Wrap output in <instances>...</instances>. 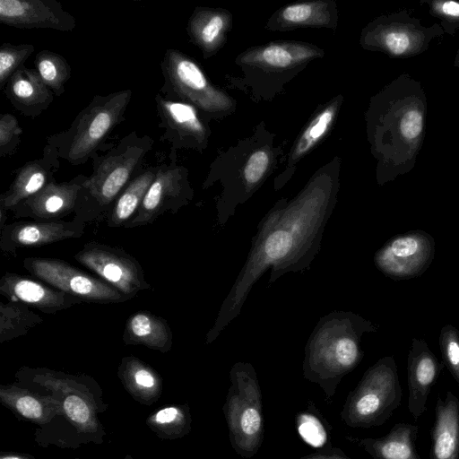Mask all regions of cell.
I'll return each instance as SVG.
<instances>
[{"mask_svg":"<svg viewBox=\"0 0 459 459\" xmlns=\"http://www.w3.org/2000/svg\"><path fill=\"white\" fill-rule=\"evenodd\" d=\"M342 159L320 167L290 200L279 199L259 221L247 258L205 336L213 342L241 312L253 286L271 268L269 283L310 268L340 190Z\"/></svg>","mask_w":459,"mask_h":459,"instance_id":"1","label":"cell"},{"mask_svg":"<svg viewBox=\"0 0 459 459\" xmlns=\"http://www.w3.org/2000/svg\"><path fill=\"white\" fill-rule=\"evenodd\" d=\"M285 146V142L278 143L276 134L261 121L251 134L218 152L202 188L208 189L216 183L221 186L215 204L219 226L224 227L237 207L247 202L279 163L284 162Z\"/></svg>","mask_w":459,"mask_h":459,"instance_id":"2","label":"cell"},{"mask_svg":"<svg viewBox=\"0 0 459 459\" xmlns=\"http://www.w3.org/2000/svg\"><path fill=\"white\" fill-rule=\"evenodd\" d=\"M375 331L372 322L351 311L334 310L322 316L305 346L304 377L332 397L342 377L363 358L362 335Z\"/></svg>","mask_w":459,"mask_h":459,"instance_id":"3","label":"cell"},{"mask_svg":"<svg viewBox=\"0 0 459 459\" xmlns=\"http://www.w3.org/2000/svg\"><path fill=\"white\" fill-rule=\"evenodd\" d=\"M325 49L300 40H273L240 52L234 64L240 76L227 74V87L241 91L255 102H270Z\"/></svg>","mask_w":459,"mask_h":459,"instance_id":"4","label":"cell"},{"mask_svg":"<svg viewBox=\"0 0 459 459\" xmlns=\"http://www.w3.org/2000/svg\"><path fill=\"white\" fill-rule=\"evenodd\" d=\"M153 139L133 130L105 154H93L92 172L79 195L74 218L89 223L107 219L116 200L143 169Z\"/></svg>","mask_w":459,"mask_h":459,"instance_id":"5","label":"cell"},{"mask_svg":"<svg viewBox=\"0 0 459 459\" xmlns=\"http://www.w3.org/2000/svg\"><path fill=\"white\" fill-rule=\"evenodd\" d=\"M366 119L371 152L378 160L380 183L387 166L398 165V154L415 152L423 135L422 102L394 100L391 84L371 99Z\"/></svg>","mask_w":459,"mask_h":459,"instance_id":"6","label":"cell"},{"mask_svg":"<svg viewBox=\"0 0 459 459\" xmlns=\"http://www.w3.org/2000/svg\"><path fill=\"white\" fill-rule=\"evenodd\" d=\"M132 95L130 89L95 95L66 130L47 137V144L71 165H83L125 120Z\"/></svg>","mask_w":459,"mask_h":459,"instance_id":"7","label":"cell"},{"mask_svg":"<svg viewBox=\"0 0 459 459\" xmlns=\"http://www.w3.org/2000/svg\"><path fill=\"white\" fill-rule=\"evenodd\" d=\"M160 70L164 83L160 92L163 95L194 105L211 120H221L236 111V100L213 84L200 65L184 52L168 48Z\"/></svg>","mask_w":459,"mask_h":459,"instance_id":"8","label":"cell"},{"mask_svg":"<svg viewBox=\"0 0 459 459\" xmlns=\"http://www.w3.org/2000/svg\"><path fill=\"white\" fill-rule=\"evenodd\" d=\"M223 406L235 452L250 458L258 451L264 434L262 394L255 370L248 362L235 363Z\"/></svg>","mask_w":459,"mask_h":459,"instance_id":"9","label":"cell"},{"mask_svg":"<svg viewBox=\"0 0 459 459\" xmlns=\"http://www.w3.org/2000/svg\"><path fill=\"white\" fill-rule=\"evenodd\" d=\"M402 398L395 360L386 356L367 369L348 394L341 417L352 428L380 426L400 406Z\"/></svg>","mask_w":459,"mask_h":459,"instance_id":"10","label":"cell"},{"mask_svg":"<svg viewBox=\"0 0 459 459\" xmlns=\"http://www.w3.org/2000/svg\"><path fill=\"white\" fill-rule=\"evenodd\" d=\"M22 266L35 279L82 302L110 304L129 300L101 279L86 273L61 259L26 257L22 261Z\"/></svg>","mask_w":459,"mask_h":459,"instance_id":"11","label":"cell"},{"mask_svg":"<svg viewBox=\"0 0 459 459\" xmlns=\"http://www.w3.org/2000/svg\"><path fill=\"white\" fill-rule=\"evenodd\" d=\"M74 258L129 299L152 289L139 261L121 247L93 240Z\"/></svg>","mask_w":459,"mask_h":459,"instance_id":"12","label":"cell"},{"mask_svg":"<svg viewBox=\"0 0 459 459\" xmlns=\"http://www.w3.org/2000/svg\"><path fill=\"white\" fill-rule=\"evenodd\" d=\"M169 157V163L158 165L156 177L137 213L125 228L152 224L166 212L177 213L193 200L195 192L188 169L177 162V155Z\"/></svg>","mask_w":459,"mask_h":459,"instance_id":"13","label":"cell"},{"mask_svg":"<svg viewBox=\"0 0 459 459\" xmlns=\"http://www.w3.org/2000/svg\"><path fill=\"white\" fill-rule=\"evenodd\" d=\"M160 118L161 140L171 146L169 156L177 150H193L204 152L212 134L211 119L194 105L157 92L154 98Z\"/></svg>","mask_w":459,"mask_h":459,"instance_id":"14","label":"cell"},{"mask_svg":"<svg viewBox=\"0 0 459 459\" xmlns=\"http://www.w3.org/2000/svg\"><path fill=\"white\" fill-rule=\"evenodd\" d=\"M435 252L433 238L412 230L389 239L374 255V264L385 275L405 280L420 275L430 265Z\"/></svg>","mask_w":459,"mask_h":459,"instance_id":"15","label":"cell"},{"mask_svg":"<svg viewBox=\"0 0 459 459\" xmlns=\"http://www.w3.org/2000/svg\"><path fill=\"white\" fill-rule=\"evenodd\" d=\"M339 93L330 100L317 106L307 123L299 132L284 159V168L273 179V188L281 189L295 174L298 165L333 130L343 103Z\"/></svg>","mask_w":459,"mask_h":459,"instance_id":"16","label":"cell"},{"mask_svg":"<svg viewBox=\"0 0 459 459\" xmlns=\"http://www.w3.org/2000/svg\"><path fill=\"white\" fill-rule=\"evenodd\" d=\"M87 176L79 174L68 181L48 184L40 191L20 203L11 212L15 219L39 221H62L74 213L79 195Z\"/></svg>","mask_w":459,"mask_h":459,"instance_id":"17","label":"cell"},{"mask_svg":"<svg viewBox=\"0 0 459 459\" xmlns=\"http://www.w3.org/2000/svg\"><path fill=\"white\" fill-rule=\"evenodd\" d=\"M86 223L74 218L56 221H15L0 229V249L15 255L22 247H40L69 238H81Z\"/></svg>","mask_w":459,"mask_h":459,"instance_id":"18","label":"cell"},{"mask_svg":"<svg viewBox=\"0 0 459 459\" xmlns=\"http://www.w3.org/2000/svg\"><path fill=\"white\" fill-rule=\"evenodd\" d=\"M0 22L18 29L72 31L74 16L56 0H0Z\"/></svg>","mask_w":459,"mask_h":459,"instance_id":"19","label":"cell"},{"mask_svg":"<svg viewBox=\"0 0 459 459\" xmlns=\"http://www.w3.org/2000/svg\"><path fill=\"white\" fill-rule=\"evenodd\" d=\"M0 294L42 313L54 315L82 301L48 284L15 273L6 272L0 279Z\"/></svg>","mask_w":459,"mask_h":459,"instance_id":"20","label":"cell"},{"mask_svg":"<svg viewBox=\"0 0 459 459\" xmlns=\"http://www.w3.org/2000/svg\"><path fill=\"white\" fill-rule=\"evenodd\" d=\"M59 159L56 150L46 144L41 157L16 169L9 187L0 195V210L11 211L54 181V175L60 167Z\"/></svg>","mask_w":459,"mask_h":459,"instance_id":"21","label":"cell"},{"mask_svg":"<svg viewBox=\"0 0 459 459\" xmlns=\"http://www.w3.org/2000/svg\"><path fill=\"white\" fill-rule=\"evenodd\" d=\"M338 19V8L334 0H309L280 7L268 18L264 28L270 31H290L307 28L335 30Z\"/></svg>","mask_w":459,"mask_h":459,"instance_id":"22","label":"cell"},{"mask_svg":"<svg viewBox=\"0 0 459 459\" xmlns=\"http://www.w3.org/2000/svg\"><path fill=\"white\" fill-rule=\"evenodd\" d=\"M428 344L413 339L408 355V410L417 420L426 411V404L431 387L444 368Z\"/></svg>","mask_w":459,"mask_h":459,"instance_id":"23","label":"cell"},{"mask_svg":"<svg viewBox=\"0 0 459 459\" xmlns=\"http://www.w3.org/2000/svg\"><path fill=\"white\" fill-rule=\"evenodd\" d=\"M233 26V14L225 8L196 6L190 15L186 33L189 40L208 59L227 43Z\"/></svg>","mask_w":459,"mask_h":459,"instance_id":"24","label":"cell"},{"mask_svg":"<svg viewBox=\"0 0 459 459\" xmlns=\"http://www.w3.org/2000/svg\"><path fill=\"white\" fill-rule=\"evenodd\" d=\"M4 91L13 107L29 117L41 115L51 105L55 96L38 72L25 65L12 75Z\"/></svg>","mask_w":459,"mask_h":459,"instance_id":"25","label":"cell"},{"mask_svg":"<svg viewBox=\"0 0 459 459\" xmlns=\"http://www.w3.org/2000/svg\"><path fill=\"white\" fill-rule=\"evenodd\" d=\"M430 435V459H459V399L451 391L437 399Z\"/></svg>","mask_w":459,"mask_h":459,"instance_id":"26","label":"cell"},{"mask_svg":"<svg viewBox=\"0 0 459 459\" xmlns=\"http://www.w3.org/2000/svg\"><path fill=\"white\" fill-rule=\"evenodd\" d=\"M416 36L414 30L398 25L389 17H379L363 28L359 43L365 49L398 56L417 48Z\"/></svg>","mask_w":459,"mask_h":459,"instance_id":"27","label":"cell"},{"mask_svg":"<svg viewBox=\"0 0 459 459\" xmlns=\"http://www.w3.org/2000/svg\"><path fill=\"white\" fill-rule=\"evenodd\" d=\"M122 341L127 345H143L166 353L172 348L173 333L165 318L147 310H140L127 318Z\"/></svg>","mask_w":459,"mask_h":459,"instance_id":"28","label":"cell"},{"mask_svg":"<svg viewBox=\"0 0 459 459\" xmlns=\"http://www.w3.org/2000/svg\"><path fill=\"white\" fill-rule=\"evenodd\" d=\"M419 426L398 422L381 437L353 439L374 459H420L416 448Z\"/></svg>","mask_w":459,"mask_h":459,"instance_id":"29","label":"cell"},{"mask_svg":"<svg viewBox=\"0 0 459 459\" xmlns=\"http://www.w3.org/2000/svg\"><path fill=\"white\" fill-rule=\"evenodd\" d=\"M158 165L143 169L127 184L116 200L107 218V225L110 228L126 227L137 213L144 196L153 182Z\"/></svg>","mask_w":459,"mask_h":459,"instance_id":"30","label":"cell"},{"mask_svg":"<svg viewBox=\"0 0 459 459\" xmlns=\"http://www.w3.org/2000/svg\"><path fill=\"white\" fill-rule=\"evenodd\" d=\"M42 322L43 318L24 303L0 302V343L27 334Z\"/></svg>","mask_w":459,"mask_h":459,"instance_id":"31","label":"cell"},{"mask_svg":"<svg viewBox=\"0 0 459 459\" xmlns=\"http://www.w3.org/2000/svg\"><path fill=\"white\" fill-rule=\"evenodd\" d=\"M35 70L43 82L56 96H61L65 91V84L72 74V68L62 55L51 50H41L37 53Z\"/></svg>","mask_w":459,"mask_h":459,"instance_id":"32","label":"cell"},{"mask_svg":"<svg viewBox=\"0 0 459 459\" xmlns=\"http://www.w3.org/2000/svg\"><path fill=\"white\" fill-rule=\"evenodd\" d=\"M118 374L126 385L141 392L156 390L160 384L154 370L134 356L122 359Z\"/></svg>","mask_w":459,"mask_h":459,"instance_id":"33","label":"cell"},{"mask_svg":"<svg viewBox=\"0 0 459 459\" xmlns=\"http://www.w3.org/2000/svg\"><path fill=\"white\" fill-rule=\"evenodd\" d=\"M35 51L30 43L12 44L4 42L0 46V89L4 90L12 75Z\"/></svg>","mask_w":459,"mask_h":459,"instance_id":"34","label":"cell"},{"mask_svg":"<svg viewBox=\"0 0 459 459\" xmlns=\"http://www.w3.org/2000/svg\"><path fill=\"white\" fill-rule=\"evenodd\" d=\"M439 345L443 363L459 386V331L447 325L441 330Z\"/></svg>","mask_w":459,"mask_h":459,"instance_id":"35","label":"cell"},{"mask_svg":"<svg viewBox=\"0 0 459 459\" xmlns=\"http://www.w3.org/2000/svg\"><path fill=\"white\" fill-rule=\"evenodd\" d=\"M297 429L302 439L313 447L322 448L328 444V432L325 425L319 418L312 413L302 412L299 414Z\"/></svg>","mask_w":459,"mask_h":459,"instance_id":"36","label":"cell"},{"mask_svg":"<svg viewBox=\"0 0 459 459\" xmlns=\"http://www.w3.org/2000/svg\"><path fill=\"white\" fill-rule=\"evenodd\" d=\"M22 128L15 116L4 113L0 118V157L13 155L21 143Z\"/></svg>","mask_w":459,"mask_h":459,"instance_id":"37","label":"cell"},{"mask_svg":"<svg viewBox=\"0 0 459 459\" xmlns=\"http://www.w3.org/2000/svg\"><path fill=\"white\" fill-rule=\"evenodd\" d=\"M66 415L75 423L86 424L91 419V411L86 403L78 395L72 394L64 401Z\"/></svg>","mask_w":459,"mask_h":459,"instance_id":"38","label":"cell"},{"mask_svg":"<svg viewBox=\"0 0 459 459\" xmlns=\"http://www.w3.org/2000/svg\"><path fill=\"white\" fill-rule=\"evenodd\" d=\"M15 409L25 418L37 420L42 416V406L31 395H19L15 400Z\"/></svg>","mask_w":459,"mask_h":459,"instance_id":"39","label":"cell"},{"mask_svg":"<svg viewBox=\"0 0 459 459\" xmlns=\"http://www.w3.org/2000/svg\"><path fill=\"white\" fill-rule=\"evenodd\" d=\"M300 459H350L337 448L328 447L322 452L310 454L301 457Z\"/></svg>","mask_w":459,"mask_h":459,"instance_id":"40","label":"cell"},{"mask_svg":"<svg viewBox=\"0 0 459 459\" xmlns=\"http://www.w3.org/2000/svg\"><path fill=\"white\" fill-rule=\"evenodd\" d=\"M179 415L177 408L168 407L157 412L155 419L156 421L161 424L169 423L174 421Z\"/></svg>","mask_w":459,"mask_h":459,"instance_id":"41","label":"cell"},{"mask_svg":"<svg viewBox=\"0 0 459 459\" xmlns=\"http://www.w3.org/2000/svg\"><path fill=\"white\" fill-rule=\"evenodd\" d=\"M441 10L444 14L450 17H459V3L455 1L444 2L441 5Z\"/></svg>","mask_w":459,"mask_h":459,"instance_id":"42","label":"cell"},{"mask_svg":"<svg viewBox=\"0 0 459 459\" xmlns=\"http://www.w3.org/2000/svg\"><path fill=\"white\" fill-rule=\"evenodd\" d=\"M1 459H22V458L16 457V456H6V457H3Z\"/></svg>","mask_w":459,"mask_h":459,"instance_id":"43","label":"cell"}]
</instances>
